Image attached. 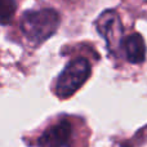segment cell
I'll use <instances>...</instances> for the list:
<instances>
[{
    "mask_svg": "<svg viewBox=\"0 0 147 147\" xmlns=\"http://www.w3.org/2000/svg\"><path fill=\"white\" fill-rule=\"evenodd\" d=\"M59 26V14L54 9L27 10L21 20V30L30 43L40 44L49 39Z\"/></svg>",
    "mask_w": 147,
    "mask_h": 147,
    "instance_id": "cell-1",
    "label": "cell"
},
{
    "mask_svg": "<svg viewBox=\"0 0 147 147\" xmlns=\"http://www.w3.org/2000/svg\"><path fill=\"white\" fill-rule=\"evenodd\" d=\"M92 72L90 63L85 58H75L71 61L57 79L56 93L59 98H69L83 86Z\"/></svg>",
    "mask_w": 147,
    "mask_h": 147,
    "instance_id": "cell-2",
    "label": "cell"
},
{
    "mask_svg": "<svg viewBox=\"0 0 147 147\" xmlns=\"http://www.w3.org/2000/svg\"><path fill=\"white\" fill-rule=\"evenodd\" d=\"M96 28L99 35L105 39L107 48L112 54L117 56L123 52L124 44V30L120 17L115 10H105L96 21Z\"/></svg>",
    "mask_w": 147,
    "mask_h": 147,
    "instance_id": "cell-3",
    "label": "cell"
},
{
    "mask_svg": "<svg viewBox=\"0 0 147 147\" xmlns=\"http://www.w3.org/2000/svg\"><path fill=\"white\" fill-rule=\"evenodd\" d=\"M39 147H72V125L61 120L49 127L38 141Z\"/></svg>",
    "mask_w": 147,
    "mask_h": 147,
    "instance_id": "cell-4",
    "label": "cell"
},
{
    "mask_svg": "<svg viewBox=\"0 0 147 147\" xmlns=\"http://www.w3.org/2000/svg\"><path fill=\"white\" fill-rule=\"evenodd\" d=\"M123 52L130 63H142L146 58V44L140 34H132L124 39Z\"/></svg>",
    "mask_w": 147,
    "mask_h": 147,
    "instance_id": "cell-5",
    "label": "cell"
},
{
    "mask_svg": "<svg viewBox=\"0 0 147 147\" xmlns=\"http://www.w3.org/2000/svg\"><path fill=\"white\" fill-rule=\"evenodd\" d=\"M17 4L16 0H0V25H8L14 18Z\"/></svg>",
    "mask_w": 147,
    "mask_h": 147,
    "instance_id": "cell-6",
    "label": "cell"
}]
</instances>
